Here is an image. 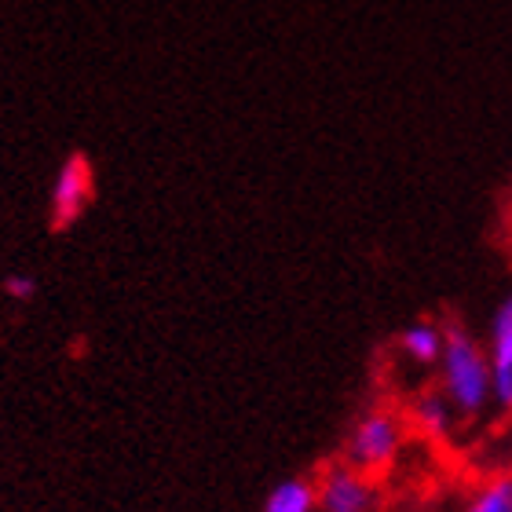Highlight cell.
I'll use <instances>...</instances> for the list:
<instances>
[{"label":"cell","mask_w":512,"mask_h":512,"mask_svg":"<svg viewBox=\"0 0 512 512\" xmlns=\"http://www.w3.org/2000/svg\"><path fill=\"white\" fill-rule=\"evenodd\" d=\"M454 421H458V410L450 406V399L443 392H421L410 403V425L421 432V436L428 439H443L450 436V428H454Z\"/></svg>","instance_id":"7"},{"label":"cell","mask_w":512,"mask_h":512,"mask_svg":"<svg viewBox=\"0 0 512 512\" xmlns=\"http://www.w3.org/2000/svg\"><path fill=\"white\" fill-rule=\"evenodd\" d=\"M395 348H399L414 366H439L443 348H447V330L432 319H414L399 330Z\"/></svg>","instance_id":"6"},{"label":"cell","mask_w":512,"mask_h":512,"mask_svg":"<svg viewBox=\"0 0 512 512\" xmlns=\"http://www.w3.org/2000/svg\"><path fill=\"white\" fill-rule=\"evenodd\" d=\"M487 355H491V374H494V406L512 410V293L491 315Z\"/></svg>","instance_id":"5"},{"label":"cell","mask_w":512,"mask_h":512,"mask_svg":"<svg viewBox=\"0 0 512 512\" xmlns=\"http://www.w3.org/2000/svg\"><path fill=\"white\" fill-rule=\"evenodd\" d=\"M96 198V172L85 154H70L52 183V231L74 227Z\"/></svg>","instance_id":"3"},{"label":"cell","mask_w":512,"mask_h":512,"mask_svg":"<svg viewBox=\"0 0 512 512\" xmlns=\"http://www.w3.org/2000/svg\"><path fill=\"white\" fill-rule=\"evenodd\" d=\"M461 512H512V472L480 483L469 494V502L461 505Z\"/></svg>","instance_id":"9"},{"label":"cell","mask_w":512,"mask_h":512,"mask_svg":"<svg viewBox=\"0 0 512 512\" xmlns=\"http://www.w3.org/2000/svg\"><path fill=\"white\" fill-rule=\"evenodd\" d=\"M319 487V512H374L377 509V487L370 472L355 465H330L322 472Z\"/></svg>","instance_id":"4"},{"label":"cell","mask_w":512,"mask_h":512,"mask_svg":"<svg viewBox=\"0 0 512 512\" xmlns=\"http://www.w3.org/2000/svg\"><path fill=\"white\" fill-rule=\"evenodd\" d=\"M403 439H406V421L395 410H366L352 425V432H348L344 458L355 469L381 472L399 458Z\"/></svg>","instance_id":"2"},{"label":"cell","mask_w":512,"mask_h":512,"mask_svg":"<svg viewBox=\"0 0 512 512\" xmlns=\"http://www.w3.org/2000/svg\"><path fill=\"white\" fill-rule=\"evenodd\" d=\"M0 289H4L11 300H30L33 289H37V278L33 275H8L4 282H0Z\"/></svg>","instance_id":"10"},{"label":"cell","mask_w":512,"mask_h":512,"mask_svg":"<svg viewBox=\"0 0 512 512\" xmlns=\"http://www.w3.org/2000/svg\"><path fill=\"white\" fill-rule=\"evenodd\" d=\"M439 392L458 417H480L494 403L491 355L465 326H447V348L439 359Z\"/></svg>","instance_id":"1"},{"label":"cell","mask_w":512,"mask_h":512,"mask_svg":"<svg viewBox=\"0 0 512 512\" xmlns=\"http://www.w3.org/2000/svg\"><path fill=\"white\" fill-rule=\"evenodd\" d=\"M264 512H319V487L304 476L275 483L264 498Z\"/></svg>","instance_id":"8"}]
</instances>
